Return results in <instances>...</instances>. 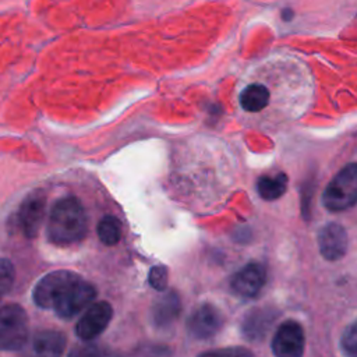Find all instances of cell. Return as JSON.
<instances>
[{
    "mask_svg": "<svg viewBox=\"0 0 357 357\" xmlns=\"http://www.w3.org/2000/svg\"><path fill=\"white\" fill-rule=\"evenodd\" d=\"M13 282H14V266L8 259L3 258L0 264V287L3 293L8 291V289L13 286Z\"/></svg>",
    "mask_w": 357,
    "mask_h": 357,
    "instance_id": "obj_20",
    "label": "cell"
},
{
    "mask_svg": "<svg viewBox=\"0 0 357 357\" xmlns=\"http://www.w3.org/2000/svg\"><path fill=\"white\" fill-rule=\"evenodd\" d=\"M223 325L220 311L212 304L199 305L188 318L187 329L195 339H209L215 336Z\"/></svg>",
    "mask_w": 357,
    "mask_h": 357,
    "instance_id": "obj_7",
    "label": "cell"
},
{
    "mask_svg": "<svg viewBox=\"0 0 357 357\" xmlns=\"http://www.w3.org/2000/svg\"><path fill=\"white\" fill-rule=\"evenodd\" d=\"M77 273L61 269V271H53L47 275H45L33 287V301L40 308H53V303L59 291L63 289L66 283H68L71 279H74Z\"/></svg>",
    "mask_w": 357,
    "mask_h": 357,
    "instance_id": "obj_9",
    "label": "cell"
},
{
    "mask_svg": "<svg viewBox=\"0 0 357 357\" xmlns=\"http://www.w3.org/2000/svg\"><path fill=\"white\" fill-rule=\"evenodd\" d=\"M113 310L109 303L98 301L89 305L75 325V333L82 340H92L99 336L110 322Z\"/></svg>",
    "mask_w": 357,
    "mask_h": 357,
    "instance_id": "obj_5",
    "label": "cell"
},
{
    "mask_svg": "<svg viewBox=\"0 0 357 357\" xmlns=\"http://www.w3.org/2000/svg\"><path fill=\"white\" fill-rule=\"evenodd\" d=\"M167 276H169V273H167L166 266L158 265V266L151 268L149 275H148V280H149V284L155 290L163 291L167 287Z\"/></svg>",
    "mask_w": 357,
    "mask_h": 357,
    "instance_id": "obj_18",
    "label": "cell"
},
{
    "mask_svg": "<svg viewBox=\"0 0 357 357\" xmlns=\"http://www.w3.org/2000/svg\"><path fill=\"white\" fill-rule=\"evenodd\" d=\"M342 347L346 353L357 356V321L344 331L342 336Z\"/></svg>",
    "mask_w": 357,
    "mask_h": 357,
    "instance_id": "obj_19",
    "label": "cell"
},
{
    "mask_svg": "<svg viewBox=\"0 0 357 357\" xmlns=\"http://www.w3.org/2000/svg\"><path fill=\"white\" fill-rule=\"evenodd\" d=\"M269 102V91L262 84L245 86L240 95V105L247 112H259Z\"/></svg>",
    "mask_w": 357,
    "mask_h": 357,
    "instance_id": "obj_15",
    "label": "cell"
},
{
    "mask_svg": "<svg viewBox=\"0 0 357 357\" xmlns=\"http://www.w3.org/2000/svg\"><path fill=\"white\" fill-rule=\"evenodd\" d=\"M46 197L42 191L31 192L21 204L18 223L26 237H35L43 223Z\"/></svg>",
    "mask_w": 357,
    "mask_h": 357,
    "instance_id": "obj_8",
    "label": "cell"
},
{
    "mask_svg": "<svg viewBox=\"0 0 357 357\" xmlns=\"http://www.w3.org/2000/svg\"><path fill=\"white\" fill-rule=\"evenodd\" d=\"M322 202L326 209L339 212L357 204V163L343 167L326 185Z\"/></svg>",
    "mask_w": 357,
    "mask_h": 357,
    "instance_id": "obj_2",
    "label": "cell"
},
{
    "mask_svg": "<svg viewBox=\"0 0 357 357\" xmlns=\"http://www.w3.org/2000/svg\"><path fill=\"white\" fill-rule=\"evenodd\" d=\"M99 240L106 245H114L121 238V225L117 218L106 215L98 223Z\"/></svg>",
    "mask_w": 357,
    "mask_h": 357,
    "instance_id": "obj_17",
    "label": "cell"
},
{
    "mask_svg": "<svg viewBox=\"0 0 357 357\" xmlns=\"http://www.w3.org/2000/svg\"><path fill=\"white\" fill-rule=\"evenodd\" d=\"M287 188V176L278 173L275 176H262L257 183V190L261 198L273 201L282 197Z\"/></svg>",
    "mask_w": 357,
    "mask_h": 357,
    "instance_id": "obj_16",
    "label": "cell"
},
{
    "mask_svg": "<svg viewBox=\"0 0 357 357\" xmlns=\"http://www.w3.org/2000/svg\"><path fill=\"white\" fill-rule=\"evenodd\" d=\"M318 245L326 259H339L343 257L347 247L346 230L337 223H328L319 230Z\"/></svg>",
    "mask_w": 357,
    "mask_h": 357,
    "instance_id": "obj_11",
    "label": "cell"
},
{
    "mask_svg": "<svg viewBox=\"0 0 357 357\" xmlns=\"http://www.w3.org/2000/svg\"><path fill=\"white\" fill-rule=\"evenodd\" d=\"M275 314L271 312L268 308H255L252 310L243 322V333L250 340L262 339L266 331L269 329L271 324L273 322Z\"/></svg>",
    "mask_w": 357,
    "mask_h": 357,
    "instance_id": "obj_13",
    "label": "cell"
},
{
    "mask_svg": "<svg viewBox=\"0 0 357 357\" xmlns=\"http://www.w3.org/2000/svg\"><path fill=\"white\" fill-rule=\"evenodd\" d=\"M181 303L176 291H166L158 300H155L151 317L152 322L158 328H166L172 325L180 315Z\"/></svg>",
    "mask_w": 357,
    "mask_h": 357,
    "instance_id": "obj_12",
    "label": "cell"
},
{
    "mask_svg": "<svg viewBox=\"0 0 357 357\" xmlns=\"http://www.w3.org/2000/svg\"><path fill=\"white\" fill-rule=\"evenodd\" d=\"M88 229V219L81 201L75 197L59 199L49 215L46 233L57 245H70L81 241Z\"/></svg>",
    "mask_w": 357,
    "mask_h": 357,
    "instance_id": "obj_1",
    "label": "cell"
},
{
    "mask_svg": "<svg viewBox=\"0 0 357 357\" xmlns=\"http://www.w3.org/2000/svg\"><path fill=\"white\" fill-rule=\"evenodd\" d=\"M66 347V336L59 331H40L33 337V350L43 356H59Z\"/></svg>",
    "mask_w": 357,
    "mask_h": 357,
    "instance_id": "obj_14",
    "label": "cell"
},
{
    "mask_svg": "<svg viewBox=\"0 0 357 357\" xmlns=\"http://www.w3.org/2000/svg\"><path fill=\"white\" fill-rule=\"evenodd\" d=\"M28 339V317L18 304H6L0 311V346L3 350H18Z\"/></svg>",
    "mask_w": 357,
    "mask_h": 357,
    "instance_id": "obj_4",
    "label": "cell"
},
{
    "mask_svg": "<svg viewBox=\"0 0 357 357\" xmlns=\"http://www.w3.org/2000/svg\"><path fill=\"white\" fill-rule=\"evenodd\" d=\"M96 296V289L79 275L63 286L54 298L53 310L60 318H71L89 305Z\"/></svg>",
    "mask_w": 357,
    "mask_h": 357,
    "instance_id": "obj_3",
    "label": "cell"
},
{
    "mask_svg": "<svg viewBox=\"0 0 357 357\" xmlns=\"http://www.w3.org/2000/svg\"><path fill=\"white\" fill-rule=\"evenodd\" d=\"M304 343L301 325L296 321H286L278 328L272 339V350L279 357H298L304 351Z\"/></svg>",
    "mask_w": 357,
    "mask_h": 357,
    "instance_id": "obj_6",
    "label": "cell"
},
{
    "mask_svg": "<svg viewBox=\"0 0 357 357\" xmlns=\"http://www.w3.org/2000/svg\"><path fill=\"white\" fill-rule=\"evenodd\" d=\"M266 282L265 268L258 262H250L231 278V289L236 294L251 298L259 294Z\"/></svg>",
    "mask_w": 357,
    "mask_h": 357,
    "instance_id": "obj_10",
    "label": "cell"
}]
</instances>
